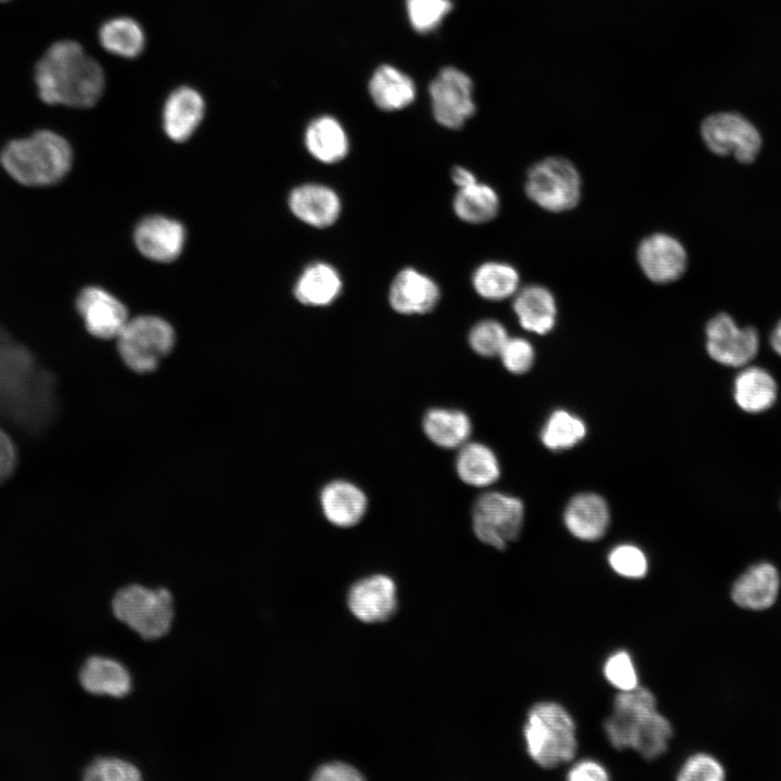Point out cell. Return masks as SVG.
Listing matches in <instances>:
<instances>
[{
	"mask_svg": "<svg viewBox=\"0 0 781 781\" xmlns=\"http://www.w3.org/2000/svg\"><path fill=\"white\" fill-rule=\"evenodd\" d=\"M566 779L568 781H606L610 780V772L600 761L585 758L571 765Z\"/></svg>",
	"mask_w": 781,
	"mask_h": 781,
	"instance_id": "obj_42",
	"label": "cell"
},
{
	"mask_svg": "<svg viewBox=\"0 0 781 781\" xmlns=\"http://www.w3.org/2000/svg\"><path fill=\"white\" fill-rule=\"evenodd\" d=\"M524 522V504L517 497L489 491L479 496L472 509L475 536L484 543L503 550L516 540Z\"/></svg>",
	"mask_w": 781,
	"mask_h": 781,
	"instance_id": "obj_9",
	"label": "cell"
},
{
	"mask_svg": "<svg viewBox=\"0 0 781 781\" xmlns=\"http://www.w3.org/2000/svg\"><path fill=\"white\" fill-rule=\"evenodd\" d=\"M35 84L46 104L89 108L103 95L105 74L79 42L67 39L52 43L37 62Z\"/></svg>",
	"mask_w": 781,
	"mask_h": 781,
	"instance_id": "obj_2",
	"label": "cell"
},
{
	"mask_svg": "<svg viewBox=\"0 0 781 781\" xmlns=\"http://www.w3.org/2000/svg\"><path fill=\"white\" fill-rule=\"evenodd\" d=\"M317 781H359L363 776L345 763H329L320 766L311 777Z\"/></svg>",
	"mask_w": 781,
	"mask_h": 781,
	"instance_id": "obj_43",
	"label": "cell"
},
{
	"mask_svg": "<svg viewBox=\"0 0 781 781\" xmlns=\"http://www.w3.org/2000/svg\"><path fill=\"white\" fill-rule=\"evenodd\" d=\"M475 292L487 300H502L518 291L520 274L510 264L487 261L478 266L472 276Z\"/></svg>",
	"mask_w": 781,
	"mask_h": 781,
	"instance_id": "obj_32",
	"label": "cell"
},
{
	"mask_svg": "<svg viewBox=\"0 0 781 781\" xmlns=\"http://www.w3.org/2000/svg\"><path fill=\"white\" fill-rule=\"evenodd\" d=\"M602 673L605 680L618 692L630 691L640 686L635 661L627 650L611 653L603 663Z\"/></svg>",
	"mask_w": 781,
	"mask_h": 781,
	"instance_id": "obj_37",
	"label": "cell"
},
{
	"mask_svg": "<svg viewBox=\"0 0 781 781\" xmlns=\"http://www.w3.org/2000/svg\"><path fill=\"white\" fill-rule=\"evenodd\" d=\"M706 350L716 362L743 367L757 355L759 336L752 327L740 328L727 313H718L706 324Z\"/></svg>",
	"mask_w": 781,
	"mask_h": 781,
	"instance_id": "obj_12",
	"label": "cell"
},
{
	"mask_svg": "<svg viewBox=\"0 0 781 781\" xmlns=\"http://www.w3.org/2000/svg\"><path fill=\"white\" fill-rule=\"evenodd\" d=\"M508 338L503 324L494 319L477 322L469 333L471 348L483 357L498 356Z\"/></svg>",
	"mask_w": 781,
	"mask_h": 781,
	"instance_id": "obj_39",
	"label": "cell"
},
{
	"mask_svg": "<svg viewBox=\"0 0 781 781\" xmlns=\"http://www.w3.org/2000/svg\"><path fill=\"white\" fill-rule=\"evenodd\" d=\"M350 612L364 623L388 619L397 609L394 580L382 574L363 578L350 588L347 597Z\"/></svg>",
	"mask_w": 781,
	"mask_h": 781,
	"instance_id": "obj_17",
	"label": "cell"
},
{
	"mask_svg": "<svg viewBox=\"0 0 781 781\" xmlns=\"http://www.w3.org/2000/svg\"><path fill=\"white\" fill-rule=\"evenodd\" d=\"M422 427L426 437L445 449L460 448L472 432L466 413L458 409L432 408L424 414Z\"/></svg>",
	"mask_w": 781,
	"mask_h": 781,
	"instance_id": "obj_29",
	"label": "cell"
},
{
	"mask_svg": "<svg viewBox=\"0 0 781 781\" xmlns=\"http://www.w3.org/2000/svg\"><path fill=\"white\" fill-rule=\"evenodd\" d=\"M87 781H138L142 779L139 768L120 757L101 756L94 758L84 770Z\"/></svg>",
	"mask_w": 781,
	"mask_h": 781,
	"instance_id": "obj_35",
	"label": "cell"
},
{
	"mask_svg": "<svg viewBox=\"0 0 781 781\" xmlns=\"http://www.w3.org/2000/svg\"><path fill=\"white\" fill-rule=\"evenodd\" d=\"M607 563L615 574L627 579H642L649 572L646 554L633 543L613 547L607 554Z\"/></svg>",
	"mask_w": 781,
	"mask_h": 781,
	"instance_id": "obj_36",
	"label": "cell"
},
{
	"mask_svg": "<svg viewBox=\"0 0 781 781\" xmlns=\"http://www.w3.org/2000/svg\"><path fill=\"white\" fill-rule=\"evenodd\" d=\"M138 251L146 258L168 263L182 252L185 242L184 227L177 220L154 215L142 219L133 233Z\"/></svg>",
	"mask_w": 781,
	"mask_h": 781,
	"instance_id": "obj_16",
	"label": "cell"
},
{
	"mask_svg": "<svg viewBox=\"0 0 781 781\" xmlns=\"http://www.w3.org/2000/svg\"><path fill=\"white\" fill-rule=\"evenodd\" d=\"M80 686L90 694L121 699L132 689L128 668L118 660L92 655L79 670Z\"/></svg>",
	"mask_w": 781,
	"mask_h": 781,
	"instance_id": "obj_22",
	"label": "cell"
},
{
	"mask_svg": "<svg viewBox=\"0 0 781 781\" xmlns=\"http://www.w3.org/2000/svg\"><path fill=\"white\" fill-rule=\"evenodd\" d=\"M204 114L205 101L202 94L189 86L178 87L164 104V131L170 140L184 142L195 132Z\"/></svg>",
	"mask_w": 781,
	"mask_h": 781,
	"instance_id": "obj_21",
	"label": "cell"
},
{
	"mask_svg": "<svg viewBox=\"0 0 781 781\" xmlns=\"http://www.w3.org/2000/svg\"><path fill=\"white\" fill-rule=\"evenodd\" d=\"M440 298L437 283L414 268H405L394 278L388 293L390 307L402 315L431 312Z\"/></svg>",
	"mask_w": 781,
	"mask_h": 781,
	"instance_id": "obj_18",
	"label": "cell"
},
{
	"mask_svg": "<svg viewBox=\"0 0 781 781\" xmlns=\"http://www.w3.org/2000/svg\"><path fill=\"white\" fill-rule=\"evenodd\" d=\"M99 42L111 54L133 59L144 49L145 34L136 20L118 16L106 21L100 27Z\"/></svg>",
	"mask_w": 781,
	"mask_h": 781,
	"instance_id": "obj_31",
	"label": "cell"
},
{
	"mask_svg": "<svg viewBox=\"0 0 781 781\" xmlns=\"http://www.w3.org/2000/svg\"><path fill=\"white\" fill-rule=\"evenodd\" d=\"M459 478L473 487H487L500 477V464L496 453L482 443H465L456 458Z\"/></svg>",
	"mask_w": 781,
	"mask_h": 781,
	"instance_id": "obj_30",
	"label": "cell"
},
{
	"mask_svg": "<svg viewBox=\"0 0 781 781\" xmlns=\"http://www.w3.org/2000/svg\"><path fill=\"white\" fill-rule=\"evenodd\" d=\"M498 356L509 372L523 374L534 364L535 349L530 342L523 337H509Z\"/></svg>",
	"mask_w": 781,
	"mask_h": 781,
	"instance_id": "obj_41",
	"label": "cell"
},
{
	"mask_svg": "<svg viewBox=\"0 0 781 781\" xmlns=\"http://www.w3.org/2000/svg\"><path fill=\"white\" fill-rule=\"evenodd\" d=\"M433 114L437 123L459 129L475 113L473 84L462 71L446 67L430 85Z\"/></svg>",
	"mask_w": 781,
	"mask_h": 781,
	"instance_id": "obj_11",
	"label": "cell"
},
{
	"mask_svg": "<svg viewBox=\"0 0 781 781\" xmlns=\"http://www.w3.org/2000/svg\"><path fill=\"white\" fill-rule=\"evenodd\" d=\"M406 4L411 26L421 34L438 27L452 9L450 0H407Z\"/></svg>",
	"mask_w": 781,
	"mask_h": 781,
	"instance_id": "obj_38",
	"label": "cell"
},
{
	"mask_svg": "<svg viewBox=\"0 0 781 781\" xmlns=\"http://www.w3.org/2000/svg\"><path fill=\"white\" fill-rule=\"evenodd\" d=\"M76 308L86 330L101 340L116 338L129 320L125 305L99 286L82 289Z\"/></svg>",
	"mask_w": 781,
	"mask_h": 781,
	"instance_id": "obj_14",
	"label": "cell"
},
{
	"mask_svg": "<svg viewBox=\"0 0 781 781\" xmlns=\"http://www.w3.org/2000/svg\"><path fill=\"white\" fill-rule=\"evenodd\" d=\"M287 202L295 217L316 228L332 226L342 209L338 194L330 187L319 183L296 187L291 191Z\"/></svg>",
	"mask_w": 781,
	"mask_h": 781,
	"instance_id": "obj_19",
	"label": "cell"
},
{
	"mask_svg": "<svg viewBox=\"0 0 781 781\" xmlns=\"http://www.w3.org/2000/svg\"><path fill=\"white\" fill-rule=\"evenodd\" d=\"M369 91L375 105L386 112L407 107L415 98L412 79L390 65H382L374 72Z\"/></svg>",
	"mask_w": 781,
	"mask_h": 781,
	"instance_id": "obj_28",
	"label": "cell"
},
{
	"mask_svg": "<svg viewBox=\"0 0 781 781\" xmlns=\"http://www.w3.org/2000/svg\"><path fill=\"white\" fill-rule=\"evenodd\" d=\"M305 145L312 157L324 164L341 162L349 142L341 123L332 116L315 118L306 128Z\"/></svg>",
	"mask_w": 781,
	"mask_h": 781,
	"instance_id": "obj_27",
	"label": "cell"
},
{
	"mask_svg": "<svg viewBox=\"0 0 781 781\" xmlns=\"http://www.w3.org/2000/svg\"><path fill=\"white\" fill-rule=\"evenodd\" d=\"M610 510L603 497L593 492L574 496L566 504L563 521L572 536L581 541H597L607 532Z\"/></svg>",
	"mask_w": 781,
	"mask_h": 781,
	"instance_id": "obj_20",
	"label": "cell"
},
{
	"mask_svg": "<svg viewBox=\"0 0 781 781\" xmlns=\"http://www.w3.org/2000/svg\"><path fill=\"white\" fill-rule=\"evenodd\" d=\"M451 179L459 189L471 185L477 180L475 176L466 168L456 166L451 171Z\"/></svg>",
	"mask_w": 781,
	"mask_h": 781,
	"instance_id": "obj_45",
	"label": "cell"
},
{
	"mask_svg": "<svg viewBox=\"0 0 781 781\" xmlns=\"http://www.w3.org/2000/svg\"><path fill=\"white\" fill-rule=\"evenodd\" d=\"M342 287L338 271L328 263L316 261L307 266L296 280L294 296L304 305L322 307L332 304Z\"/></svg>",
	"mask_w": 781,
	"mask_h": 781,
	"instance_id": "obj_25",
	"label": "cell"
},
{
	"mask_svg": "<svg viewBox=\"0 0 781 781\" xmlns=\"http://www.w3.org/2000/svg\"><path fill=\"white\" fill-rule=\"evenodd\" d=\"M513 310L518 323L528 332L545 335L556 322V302L549 289L532 284L514 295Z\"/></svg>",
	"mask_w": 781,
	"mask_h": 781,
	"instance_id": "obj_24",
	"label": "cell"
},
{
	"mask_svg": "<svg viewBox=\"0 0 781 781\" xmlns=\"http://www.w3.org/2000/svg\"><path fill=\"white\" fill-rule=\"evenodd\" d=\"M524 189L527 197L540 208L563 213L579 203L581 177L568 159L559 156L546 157L530 166Z\"/></svg>",
	"mask_w": 781,
	"mask_h": 781,
	"instance_id": "obj_8",
	"label": "cell"
},
{
	"mask_svg": "<svg viewBox=\"0 0 781 781\" xmlns=\"http://www.w3.org/2000/svg\"><path fill=\"white\" fill-rule=\"evenodd\" d=\"M320 505L324 517L337 527H351L366 514V494L355 484L337 479L327 484L320 492Z\"/></svg>",
	"mask_w": 781,
	"mask_h": 781,
	"instance_id": "obj_23",
	"label": "cell"
},
{
	"mask_svg": "<svg viewBox=\"0 0 781 781\" xmlns=\"http://www.w3.org/2000/svg\"><path fill=\"white\" fill-rule=\"evenodd\" d=\"M705 145L719 156H733L743 164L753 163L761 149V137L756 127L738 113H716L706 117L701 126Z\"/></svg>",
	"mask_w": 781,
	"mask_h": 781,
	"instance_id": "obj_10",
	"label": "cell"
},
{
	"mask_svg": "<svg viewBox=\"0 0 781 781\" xmlns=\"http://www.w3.org/2000/svg\"><path fill=\"white\" fill-rule=\"evenodd\" d=\"M603 731L613 748L632 750L646 760L664 755L674 737V727L658 710L655 694L642 686L617 692Z\"/></svg>",
	"mask_w": 781,
	"mask_h": 781,
	"instance_id": "obj_3",
	"label": "cell"
},
{
	"mask_svg": "<svg viewBox=\"0 0 781 781\" xmlns=\"http://www.w3.org/2000/svg\"><path fill=\"white\" fill-rule=\"evenodd\" d=\"M16 464V446L10 435L0 427V484L12 475Z\"/></svg>",
	"mask_w": 781,
	"mask_h": 781,
	"instance_id": "obj_44",
	"label": "cell"
},
{
	"mask_svg": "<svg viewBox=\"0 0 781 781\" xmlns=\"http://www.w3.org/2000/svg\"><path fill=\"white\" fill-rule=\"evenodd\" d=\"M726 769L713 755L700 752L690 755L680 766L678 781H722Z\"/></svg>",
	"mask_w": 781,
	"mask_h": 781,
	"instance_id": "obj_40",
	"label": "cell"
},
{
	"mask_svg": "<svg viewBox=\"0 0 781 781\" xmlns=\"http://www.w3.org/2000/svg\"><path fill=\"white\" fill-rule=\"evenodd\" d=\"M586 434L587 427L580 418L564 409H558L543 424L540 439L546 448L560 451L573 448Z\"/></svg>",
	"mask_w": 781,
	"mask_h": 781,
	"instance_id": "obj_34",
	"label": "cell"
},
{
	"mask_svg": "<svg viewBox=\"0 0 781 781\" xmlns=\"http://www.w3.org/2000/svg\"><path fill=\"white\" fill-rule=\"evenodd\" d=\"M59 412L54 375L0 328V420L29 435L42 434Z\"/></svg>",
	"mask_w": 781,
	"mask_h": 781,
	"instance_id": "obj_1",
	"label": "cell"
},
{
	"mask_svg": "<svg viewBox=\"0 0 781 781\" xmlns=\"http://www.w3.org/2000/svg\"><path fill=\"white\" fill-rule=\"evenodd\" d=\"M770 344L772 349L781 356V320L773 328L770 335Z\"/></svg>",
	"mask_w": 781,
	"mask_h": 781,
	"instance_id": "obj_46",
	"label": "cell"
},
{
	"mask_svg": "<svg viewBox=\"0 0 781 781\" xmlns=\"http://www.w3.org/2000/svg\"><path fill=\"white\" fill-rule=\"evenodd\" d=\"M116 619L144 640H156L169 632L174 623V597L165 587L149 588L130 584L112 599Z\"/></svg>",
	"mask_w": 781,
	"mask_h": 781,
	"instance_id": "obj_6",
	"label": "cell"
},
{
	"mask_svg": "<svg viewBox=\"0 0 781 781\" xmlns=\"http://www.w3.org/2000/svg\"><path fill=\"white\" fill-rule=\"evenodd\" d=\"M778 387L773 376L760 367L743 369L733 382V398L745 412L760 413L771 408Z\"/></svg>",
	"mask_w": 781,
	"mask_h": 781,
	"instance_id": "obj_26",
	"label": "cell"
},
{
	"mask_svg": "<svg viewBox=\"0 0 781 781\" xmlns=\"http://www.w3.org/2000/svg\"><path fill=\"white\" fill-rule=\"evenodd\" d=\"M637 261L650 281L667 284L683 276L688 256L678 239L658 232L645 236L640 242L637 248Z\"/></svg>",
	"mask_w": 781,
	"mask_h": 781,
	"instance_id": "obj_13",
	"label": "cell"
},
{
	"mask_svg": "<svg viewBox=\"0 0 781 781\" xmlns=\"http://www.w3.org/2000/svg\"><path fill=\"white\" fill-rule=\"evenodd\" d=\"M500 208L497 192L485 183L475 182L458 190L453 210L463 221L479 225L494 219Z\"/></svg>",
	"mask_w": 781,
	"mask_h": 781,
	"instance_id": "obj_33",
	"label": "cell"
},
{
	"mask_svg": "<svg viewBox=\"0 0 781 781\" xmlns=\"http://www.w3.org/2000/svg\"><path fill=\"white\" fill-rule=\"evenodd\" d=\"M781 577L770 562L760 561L750 565L732 582V602L747 611L760 612L770 609L778 600Z\"/></svg>",
	"mask_w": 781,
	"mask_h": 781,
	"instance_id": "obj_15",
	"label": "cell"
},
{
	"mask_svg": "<svg viewBox=\"0 0 781 781\" xmlns=\"http://www.w3.org/2000/svg\"><path fill=\"white\" fill-rule=\"evenodd\" d=\"M525 750L542 769L572 763L578 751L577 727L559 702L539 701L530 706L523 725Z\"/></svg>",
	"mask_w": 781,
	"mask_h": 781,
	"instance_id": "obj_5",
	"label": "cell"
},
{
	"mask_svg": "<svg viewBox=\"0 0 781 781\" xmlns=\"http://www.w3.org/2000/svg\"><path fill=\"white\" fill-rule=\"evenodd\" d=\"M116 340L123 362L136 373H150L170 354L176 335L166 320L138 316L127 321Z\"/></svg>",
	"mask_w": 781,
	"mask_h": 781,
	"instance_id": "obj_7",
	"label": "cell"
},
{
	"mask_svg": "<svg viewBox=\"0 0 781 781\" xmlns=\"http://www.w3.org/2000/svg\"><path fill=\"white\" fill-rule=\"evenodd\" d=\"M0 1L3 2V1H10V0H0Z\"/></svg>",
	"mask_w": 781,
	"mask_h": 781,
	"instance_id": "obj_47",
	"label": "cell"
},
{
	"mask_svg": "<svg viewBox=\"0 0 781 781\" xmlns=\"http://www.w3.org/2000/svg\"><path fill=\"white\" fill-rule=\"evenodd\" d=\"M69 142L52 130L41 129L9 141L0 152V164L17 183L29 188L61 182L73 165Z\"/></svg>",
	"mask_w": 781,
	"mask_h": 781,
	"instance_id": "obj_4",
	"label": "cell"
}]
</instances>
